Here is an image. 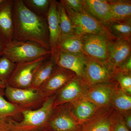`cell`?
Segmentation results:
<instances>
[{
	"instance_id": "cell-1",
	"label": "cell",
	"mask_w": 131,
	"mask_h": 131,
	"mask_svg": "<svg viewBox=\"0 0 131 131\" xmlns=\"http://www.w3.org/2000/svg\"><path fill=\"white\" fill-rule=\"evenodd\" d=\"M13 16V39L35 42L50 50L46 18L31 11L23 0H14Z\"/></svg>"
},
{
	"instance_id": "cell-2",
	"label": "cell",
	"mask_w": 131,
	"mask_h": 131,
	"mask_svg": "<svg viewBox=\"0 0 131 131\" xmlns=\"http://www.w3.org/2000/svg\"><path fill=\"white\" fill-rule=\"evenodd\" d=\"M56 94L46 99L42 106L35 109H24L20 121L9 119L10 131H30L45 129L54 108Z\"/></svg>"
},
{
	"instance_id": "cell-3",
	"label": "cell",
	"mask_w": 131,
	"mask_h": 131,
	"mask_svg": "<svg viewBox=\"0 0 131 131\" xmlns=\"http://www.w3.org/2000/svg\"><path fill=\"white\" fill-rule=\"evenodd\" d=\"M51 55L50 50L35 42L13 39L12 42L4 44L2 56L14 63H18L48 57Z\"/></svg>"
},
{
	"instance_id": "cell-4",
	"label": "cell",
	"mask_w": 131,
	"mask_h": 131,
	"mask_svg": "<svg viewBox=\"0 0 131 131\" xmlns=\"http://www.w3.org/2000/svg\"><path fill=\"white\" fill-rule=\"evenodd\" d=\"M63 6L71 20L75 35L81 37L88 34H98L113 39H116L110 34L104 24L86 12L83 11L81 13H75L67 7Z\"/></svg>"
},
{
	"instance_id": "cell-5",
	"label": "cell",
	"mask_w": 131,
	"mask_h": 131,
	"mask_svg": "<svg viewBox=\"0 0 131 131\" xmlns=\"http://www.w3.org/2000/svg\"><path fill=\"white\" fill-rule=\"evenodd\" d=\"M83 125L73 114L70 103L54 108L45 129L47 131H81Z\"/></svg>"
},
{
	"instance_id": "cell-6",
	"label": "cell",
	"mask_w": 131,
	"mask_h": 131,
	"mask_svg": "<svg viewBox=\"0 0 131 131\" xmlns=\"http://www.w3.org/2000/svg\"><path fill=\"white\" fill-rule=\"evenodd\" d=\"M5 96L10 102L26 109L38 108L46 99L43 97L38 89L31 88H16L7 85L5 88Z\"/></svg>"
},
{
	"instance_id": "cell-7",
	"label": "cell",
	"mask_w": 131,
	"mask_h": 131,
	"mask_svg": "<svg viewBox=\"0 0 131 131\" xmlns=\"http://www.w3.org/2000/svg\"><path fill=\"white\" fill-rule=\"evenodd\" d=\"M47 58L42 57L31 62L16 63L14 69L8 80L7 85L16 88H31L35 72Z\"/></svg>"
},
{
	"instance_id": "cell-8",
	"label": "cell",
	"mask_w": 131,
	"mask_h": 131,
	"mask_svg": "<svg viewBox=\"0 0 131 131\" xmlns=\"http://www.w3.org/2000/svg\"><path fill=\"white\" fill-rule=\"evenodd\" d=\"M81 38L83 53L86 56L107 63L108 44L110 40L115 39L98 34H88Z\"/></svg>"
},
{
	"instance_id": "cell-9",
	"label": "cell",
	"mask_w": 131,
	"mask_h": 131,
	"mask_svg": "<svg viewBox=\"0 0 131 131\" xmlns=\"http://www.w3.org/2000/svg\"><path fill=\"white\" fill-rule=\"evenodd\" d=\"M83 79L89 87L98 83L115 81L113 70L107 64L87 56Z\"/></svg>"
},
{
	"instance_id": "cell-10",
	"label": "cell",
	"mask_w": 131,
	"mask_h": 131,
	"mask_svg": "<svg viewBox=\"0 0 131 131\" xmlns=\"http://www.w3.org/2000/svg\"><path fill=\"white\" fill-rule=\"evenodd\" d=\"M89 88L83 78L76 76L56 94L54 107L84 97Z\"/></svg>"
},
{
	"instance_id": "cell-11",
	"label": "cell",
	"mask_w": 131,
	"mask_h": 131,
	"mask_svg": "<svg viewBox=\"0 0 131 131\" xmlns=\"http://www.w3.org/2000/svg\"><path fill=\"white\" fill-rule=\"evenodd\" d=\"M117 113L112 106L99 108L83 124L81 131H112Z\"/></svg>"
},
{
	"instance_id": "cell-12",
	"label": "cell",
	"mask_w": 131,
	"mask_h": 131,
	"mask_svg": "<svg viewBox=\"0 0 131 131\" xmlns=\"http://www.w3.org/2000/svg\"><path fill=\"white\" fill-rule=\"evenodd\" d=\"M77 76L75 73L57 65L49 78L38 88L44 98L56 94L68 82Z\"/></svg>"
},
{
	"instance_id": "cell-13",
	"label": "cell",
	"mask_w": 131,
	"mask_h": 131,
	"mask_svg": "<svg viewBox=\"0 0 131 131\" xmlns=\"http://www.w3.org/2000/svg\"><path fill=\"white\" fill-rule=\"evenodd\" d=\"M119 87V85L116 81L98 83L90 87L84 97L98 108L112 106L113 96Z\"/></svg>"
},
{
	"instance_id": "cell-14",
	"label": "cell",
	"mask_w": 131,
	"mask_h": 131,
	"mask_svg": "<svg viewBox=\"0 0 131 131\" xmlns=\"http://www.w3.org/2000/svg\"><path fill=\"white\" fill-rule=\"evenodd\" d=\"M57 65L74 72L83 78L86 56L83 53H72L57 51L56 52Z\"/></svg>"
},
{
	"instance_id": "cell-15",
	"label": "cell",
	"mask_w": 131,
	"mask_h": 131,
	"mask_svg": "<svg viewBox=\"0 0 131 131\" xmlns=\"http://www.w3.org/2000/svg\"><path fill=\"white\" fill-rule=\"evenodd\" d=\"M13 3L14 0H2L0 3V41L4 44L13 40Z\"/></svg>"
},
{
	"instance_id": "cell-16",
	"label": "cell",
	"mask_w": 131,
	"mask_h": 131,
	"mask_svg": "<svg viewBox=\"0 0 131 131\" xmlns=\"http://www.w3.org/2000/svg\"><path fill=\"white\" fill-rule=\"evenodd\" d=\"M131 40L116 39L110 40L108 47L107 64L113 70L131 56Z\"/></svg>"
},
{
	"instance_id": "cell-17",
	"label": "cell",
	"mask_w": 131,
	"mask_h": 131,
	"mask_svg": "<svg viewBox=\"0 0 131 131\" xmlns=\"http://www.w3.org/2000/svg\"><path fill=\"white\" fill-rule=\"evenodd\" d=\"M49 34V44L52 56L56 52L61 39V32L57 8V1L51 0L46 16Z\"/></svg>"
},
{
	"instance_id": "cell-18",
	"label": "cell",
	"mask_w": 131,
	"mask_h": 131,
	"mask_svg": "<svg viewBox=\"0 0 131 131\" xmlns=\"http://www.w3.org/2000/svg\"><path fill=\"white\" fill-rule=\"evenodd\" d=\"M83 8L84 12L105 25L114 20L108 1L83 0Z\"/></svg>"
},
{
	"instance_id": "cell-19",
	"label": "cell",
	"mask_w": 131,
	"mask_h": 131,
	"mask_svg": "<svg viewBox=\"0 0 131 131\" xmlns=\"http://www.w3.org/2000/svg\"><path fill=\"white\" fill-rule=\"evenodd\" d=\"M73 114L81 124L87 121L99 108L84 97L70 102Z\"/></svg>"
},
{
	"instance_id": "cell-20",
	"label": "cell",
	"mask_w": 131,
	"mask_h": 131,
	"mask_svg": "<svg viewBox=\"0 0 131 131\" xmlns=\"http://www.w3.org/2000/svg\"><path fill=\"white\" fill-rule=\"evenodd\" d=\"M56 66L55 53L49 59L45 60L38 68L34 76L31 88L38 89L49 78Z\"/></svg>"
},
{
	"instance_id": "cell-21",
	"label": "cell",
	"mask_w": 131,
	"mask_h": 131,
	"mask_svg": "<svg viewBox=\"0 0 131 131\" xmlns=\"http://www.w3.org/2000/svg\"><path fill=\"white\" fill-rule=\"evenodd\" d=\"M105 25L108 32L114 38L131 40V20H111Z\"/></svg>"
},
{
	"instance_id": "cell-22",
	"label": "cell",
	"mask_w": 131,
	"mask_h": 131,
	"mask_svg": "<svg viewBox=\"0 0 131 131\" xmlns=\"http://www.w3.org/2000/svg\"><path fill=\"white\" fill-rule=\"evenodd\" d=\"M114 20H131V1L128 0L108 1Z\"/></svg>"
},
{
	"instance_id": "cell-23",
	"label": "cell",
	"mask_w": 131,
	"mask_h": 131,
	"mask_svg": "<svg viewBox=\"0 0 131 131\" xmlns=\"http://www.w3.org/2000/svg\"><path fill=\"white\" fill-rule=\"evenodd\" d=\"M5 88L0 87V118L8 120L21 115L24 108L4 98Z\"/></svg>"
},
{
	"instance_id": "cell-24",
	"label": "cell",
	"mask_w": 131,
	"mask_h": 131,
	"mask_svg": "<svg viewBox=\"0 0 131 131\" xmlns=\"http://www.w3.org/2000/svg\"><path fill=\"white\" fill-rule=\"evenodd\" d=\"M83 47L81 38L73 34L61 38L57 51L72 53H83Z\"/></svg>"
},
{
	"instance_id": "cell-25",
	"label": "cell",
	"mask_w": 131,
	"mask_h": 131,
	"mask_svg": "<svg viewBox=\"0 0 131 131\" xmlns=\"http://www.w3.org/2000/svg\"><path fill=\"white\" fill-rule=\"evenodd\" d=\"M115 109L120 114L131 111V95L126 93L119 87L115 92L112 101Z\"/></svg>"
},
{
	"instance_id": "cell-26",
	"label": "cell",
	"mask_w": 131,
	"mask_h": 131,
	"mask_svg": "<svg viewBox=\"0 0 131 131\" xmlns=\"http://www.w3.org/2000/svg\"><path fill=\"white\" fill-rule=\"evenodd\" d=\"M57 8L61 29V38L74 34L71 20L60 2L57 1Z\"/></svg>"
},
{
	"instance_id": "cell-27",
	"label": "cell",
	"mask_w": 131,
	"mask_h": 131,
	"mask_svg": "<svg viewBox=\"0 0 131 131\" xmlns=\"http://www.w3.org/2000/svg\"><path fill=\"white\" fill-rule=\"evenodd\" d=\"M16 63L6 57H0V87L5 88L9 77L12 74Z\"/></svg>"
},
{
	"instance_id": "cell-28",
	"label": "cell",
	"mask_w": 131,
	"mask_h": 131,
	"mask_svg": "<svg viewBox=\"0 0 131 131\" xmlns=\"http://www.w3.org/2000/svg\"><path fill=\"white\" fill-rule=\"evenodd\" d=\"M51 1V0H24L23 2L26 6L35 14L46 18Z\"/></svg>"
},
{
	"instance_id": "cell-29",
	"label": "cell",
	"mask_w": 131,
	"mask_h": 131,
	"mask_svg": "<svg viewBox=\"0 0 131 131\" xmlns=\"http://www.w3.org/2000/svg\"><path fill=\"white\" fill-rule=\"evenodd\" d=\"M114 80L126 93L131 95V73L115 72Z\"/></svg>"
},
{
	"instance_id": "cell-30",
	"label": "cell",
	"mask_w": 131,
	"mask_h": 131,
	"mask_svg": "<svg viewBox=\"0 0 131 131\" xmlns=\"http://www.w3.org/2000/svg\"><path fill=\"white\" fill-rule=\"evenodd\" d=\"M60 2L63 6L75 13H81L83 12V0H61Z\"/></svg>"
},
{
	"instance_id": "cell-31",
	"label": "cell",
	"mask_w": 131,
	"mask_h": 131,
	"mask_svg": "<svg viewBox=\"0 0 131 131\" xmlns=\"http://www.w3.org/2000/svg\"><path fill=\"white\" fill-rule=\"evenodd\" d=\"M112 131H131L127 127L122 115L117 112Z\"/></svg>"
},
{
	"instance_id": "cell-32",
	"label": "cell",
	"mask_w": 131,
	"mask_h": 131,
	"mask_svg": "<svg viewBox=\"0 0 131 131\" xmlns=\"http://www.w3.org/2000/svg\"><path fill=\"white\" fill-rule=\"evenodd\" d=\"M118 72L131 73V56L117 66L114 70L113 73Z\"/></svg>"
},
{
	"instance_id": "cell-33",
	"label": "cell",
	"mask_w": 131,
	"mask_h": 131,
	"mask_svg": "<svg viewBox=\"0 0 131 131\" xmlns=\"http://www.w3.org/2000/svg\"><path fill=\"white\" fill-rule=\"evenodd\" d=\"M124 118L125 124L127 128L131 131V111L121 114Z\"/></svg>"
},
{
	"instance_id": "cell-34",
	"label": "cell",
	"mask_w": 131,
	"mask_h": 131,
	"mask_svg": "<svg viewBox=\"0 0 131 131\" xmlns=\"http://www.w3.org/2000/svg\"><path fill=\"white\" fill-rule=\"evenodd\" d=\"M0 130L5 131H10L8 120L0 118Z\"/></svg>"
},
{
	"instance_id": "cell-35",
	"label": "cell",
	"mask_w": 131,
	"mask_h": 131,
	"mask_svg": "<svg viewBox=\"0 0 131 131\" xmlns=\"http://www.w3.org/2000/svg\"><path fill=\"white\" fill-rule=\"evenodd\" d=\"M4 44L0 41V57L2 56L3 52V49H4Z\"/></svg>"
},
{
	"instance_id": "cell-36",
	"label": "cell",
	"mask_w": 131,
	"mask_h": 131,
	"mask_svg": "<svg viewBox=\"0 0 131 131\" xmlns=\"http://www.w3.org/2000/svg\"><path fill=\"white\" fill-rule=\"evenodd\" d=\"M30 131H47L46 129H39V130H32Z\"/></svg>"
},
{
	"instance_id": "cell-37",
	"label": "cell",
	"mask_w": 131,
	"mask_h": 131,
	"mask_svg": "<svg viewBox=\"0 0 131 131\" xmlns=\"http://www.w3.org/2000/svg\"><path fill=\"white\" fill-rule=\"evenodd\" d=\"M2 0H0V3L2 1Z\"/></svg>"
},
{
	"instance_id": "cell-38",
	"label": "cell",
	"mask_w": 131,
	"mask_h": 131,
	"mask_svg": "<svg viewBox=\"0 0 131 131\" xmlns=\"http://www.w3.org/2000/svg\"><path fill=\"white\" fill-rule=\"evenodd\" d=\"M0 131H5L2 130H0Z\"/></svg>"
}]
</instances>
